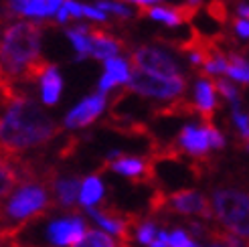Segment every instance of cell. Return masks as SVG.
Returning a JSON list of instances; mask_svg holds the SVG:
<instances>
[{
	"label": "cell",
	"mask_w": 249,
	"mask_h": 247,
	"mask_svg": "<svg viewBox=\"0 0 249 247\" xmlns=\"http://www.w3.org/2000/svg\"><path fill=\"white\" fill-rule=\"evenodd\" d=\"M128 89L148 97H160V100H172L178 97L186 89L184 77H156L150 73H144L140 69L130 71Z\"/></svg>",
	"instance_id": "277c9868"
},
{
	"label": "cell",
	"mask_w": 249,
	"mask_h": 247,
	"mask_svg": "<svg viewBox=\"0 0 249 247\" xmlns=\"http://www.w3.org/2000/svg\"><path fill=\"white\" fill-rule=\"evenodd\" d=\"M227 69H225V73L231 77V79H235V81H239V83H247L249 81V67H247V61L241 57V55H237V53H229L227 57Z\"/></svg>",
	"instance_id": "ac0fdd59"
},
{
	"label": "cell",
	"mask_w": 249,
	"mask_h": 247,
	"mask_svg": "<svg viewBox=\"0 0 249 247\" xmlns=\"http://www.w3.org/2000/svg\"><path fill=\"white\" fill-rule=\"evenodd\" d=\"M233 120L237 124V130H239V138L243 140V146H247V138H249V128H247V116L241 114L239 104H233Z\"/></svg>",
	"instance_id": "4316f807"
},
{
	"label": "cell",
	"mask_w": 249,
	"mask_h": 247,
	"mask_svg": "<svg viewBox=\"0 0 249 247\" xmlns=\"http://www.w3.org/2000/svg\"><path fill=\"white\" fill-rule=\"evenodd\" d=\"M55 15H57V20H59V22H67V18H69V12H67L65 6H61V8L55 12Z\"/></svg>",
	"instance_id": "4dcf8cb0"
},
{
	"label": "cell",
	"mask_w": 249,
	"mask_h": 247,
	"mask_svg": "<svg viewBox=\"0 0 249 247\" xmlns=\"http://www.w3.org/2000/svg\"><path fill=\"white\" fill-rule=\"evenodd\" d=\"M18 182L20 180H18V175H17L15 166H12V162L6 158H0V199L8 196L17 189Z\"/></svg>",
	"instance_id": "e0dca14e"
},
{
	"label": "cell",
	"mask_w": 249,
	"mask_h": 247,
	"mask_svg": "<svg viewBox=\"0 0 249 247\" xmlns=\"http://www.w3.org/2000/svg\"><path fill=\"white\" fill-rule=\"evenodd\" d=\"M211 209H213V219L219 221L223 229L235 233V235L241 239H247V235H249L247 193L237 191V189H215Z\"/></svg>",
	"instance_id": "3957f363"
},
{
	"label": "cell",
	"mask_w": 249,
	"mask_h": 247,
	"mask_svg": "<svg viewBox=\"0 0 249 247\" xmlns=\"http://www.w3.org/2000/svg\"><path fill=\"white\" fill-rule=\"evenodd\" d=\"M162 213H177V215H191V217H203L207 221L213 219V209L211 201L205 194L193 189H182L177 193L164 194ZM160 213V215H162Z\"/></svg>",
	"instance_id": "8992f818"
},
{
	"label": "cell",
	"mask_w": 249,
	"mask_h": 247,
	"mask_svg": "<svg viewBox=\"0 0 249 247\" xmlns=\"http://www.w3.org/2000/svg\"><path fill=\"white\" fill-rule=\"evenodd\" d=\"M186 4H189V6H198V4H201V0H186Z\"/></svg>",
	"instance_id": "e575fe53"
},
{
	"label": "cell",
	"mask_w": 249,
	"mask_h": 247,
	"mask_svg": "<svg viewBox=\"0 0 249 247\" xmlns=\"http://www.w3.org/2000/svg\"><path fill=\"white\" fill-rule=\"evenodd\" d=\"M81 8V17H89L93 20H99V22H104L107 17H106V12H102L99 8H93V6H85V4H79Z\"/></svg>",
	"instance_id": "f1b7e54d"
},
{
	"label": "cell",
	"mask_w": 249,
	"mask_h": 247,
	"mask_svg": "<svg viewBox=\"0 0 249 247\" xmlns=\"http://www.w3.org/2000/svg\"><path fill=\"white\" fill-rule=\"evenodd\" d=\"M106 93H93L89 97H85L83 102H79L71 112L65 116V128H83L89 126L91 122H95L99 118V114L106 109Z\"/></svg>",
	"instance_id": "9c48e42d"
},
{
	"label": "cell",
	"mask_w": 249,
	"mask_h": 247,
	"mask_svg": "<svg viewBox=\"0 0 249 247\" xmlns=\"http://www.w3.org/2000/svg\"><path fill=\"white\" fill-rule=\"evenodd\" d=\"M213 85H215V91H219L223 97H227L231 104H239V93L227 79H217L213 81Z\"/></svg>",
	"instance_id": "484cf974"
},
{
	"label": "cell",
	"mask_w": 249,
	"mask_h": 247,
	"mask_svg": "<svg viewBox=\"0 0 249 247\" xmlns=\"http://www.w3.org/2000/svg\"><path fill=\"white\" fill-rule=\"evenodd\" d=\"M10 247H24V245H18V243H12Z\"/></svg>",
	"instance_id": "8d00e7d4"
},
{
	"label": "cell",
	"mask_w": 249,
	"mask_h": 247,
	"mask_svg": "<svg viewBox=\"0 0 249 247\" xmlns=\"http://www.w3.org/2000/svg\"><path fill=\"white\" fill-rule=\"evenodd\" d=\"M205 130H207V138H209V146H213L217 148V150H223L225 148V138H223V134L215 128V124L213 122H201Z\"/></svg>",
	"instance_id": "d4e9b609"
},
{
	"label": "cell",
	"mask_w": 249,
	"mask_h": 247,
	"mask_svg": "<svg viewBox=\"0 0 249 247\" xmlns=\"http://www.w3.org/2000/svg\"><path fill=\"white\" fill-rule=\"evenodd\" d=\"M71 247H118V243L111 239L107 233L97 231V229H85L81 239L71 245Z\"/></svg>",
	"instance_id": "d6986e66"
},
{
	"label": "cell",
	"mask_w": 249,
	"mask_h": 247,
	"mask_svg": "<svg viewBox=\"0 0 249 247\" xmlns=\"http://www.w3.org/2000/svg\"><path fill=\"white\" fill-rule=\"evenodd\" d=\"M189 247H201V245H198V243H195V241H193V243H191Z\"/></svg>",
	"instance_id": "d590c367"
},
{
	"label": "cell",
	"mask_w": 249,
	"mask_h": 247,
	"mask_svg": "<svg viewBox=\"0 0 249 247\" xmlns=\"http://www.w3.org/2000/svg\"><path fill=\"white\" fill-rule=\"evenodd\" d=\"M172 146L178 154H191L195 158H205L211 148L203 124L201 126H184Z\"/></svg>",
	"instance_id": "30bf717a"
},
{
	"label": "cell",
	"mask_w": 249,
	"mask_h": 247,
	"mask_svg": "<svg viewBox=\"0 0 249 247\" xmlns=\"http://www.w3.org/2000/svg\"><path fill=\"white\" fill-rule=\"evenodd\" d=\"M79 187H81V180L77 176L55 178V182H53L55 205L63 207V209H75V205L79 203Z\"/></svg>",
	"instance_id": "4fadbf2b"
},
{
	"label": "cell",
	"mask_w": 249,
	"mask_h": 247,
	"mask_svg": "<svg viewBox=\"0 0 249 247\" xmlns=\"http://www.w3.org/2000/svg\"><path fill=\"white\" fill-rule=\"evenodd\" d=\"M87 35H89V43H91V53L89 57L93 59H109V57H116L118 51L122 49V43L118 39H114L111 35L104 33V31H93L89 29L87 31Z\"/></svg>",
	"instance_id": "5bb4252c"
},
{
	"label": "cell",
	"mask_w": 249,
	"mask_h": 247,
	"mask_svg": "<svg viewBox=\"0 0 249 247\" xmlns=\"http://www.w3.org/2000/svg\"><path fill=\"white\" fill-rule=\"evenodd\" d=\"M39 81H41L43 104L55 106L59 102V97H61V89H63V79H61V73L57 71V67L55 65H49Z\"/></svg>",
	"instance_id": "9a60e30c"
},
{
	"label": "cell",
	"mask_w": 249,
	"mask_h": 247,
	"mask_svg": "<svg viewBox=\"0 0 249 247\" xmlns=\"http://www.w3.org/2000/svg\"><path fill=\"white\" fill-rule=\"evenodd\" d=\"M136 69L156 77H182V67L168 51L158 47H140L132 53Z\"/></svg>",
	"instance_id": "5b68a950"
},
{
	"label": "cell",
	"mask_w": 249,
	"mask_h": 247,
	"mask_svg": "<svg viewBox=\"0 0 249 247\" xmlns=\"http://www.w3.org/2000/svg\"><path fill=\"white\" fill-rule=\"evenodd\" d=\"M87 225L79 215H71V217H63V219H55L49 223V239L57 247H71L75 245L81 235L85 233Z\"/></svg>",
	"instance_id": "ba28073f"
},
{
	"label": "cell",
	"mask_w": 249,
	"mask_h": 247,
	"mask_svg": "<svg viewBox=\"0 0 249 247\" xmlns=\"http://www.w3.org/2000/svg\"><path fill=\"white\" fill-rule=\"evenodd\" d=\"M217 107L215 85L209 79H198L195 85V109L201 114V122H213V114Z\"/></svg>",
	"instance_id": "7c38bea8"
},
{
	"label": "cell",
	"mask_w": 249,
	"mask_h": 247,
	"mask_svg": "<svg viewBox=\"0 0 249 247\" xmlns=\"http://www.w3.org/2000/svg\"><path fill=\"white\" fill-rule=\"evenodd\" d=\"M104 199V184L99 180L97 175H91L81 180L79 187V203L85 207H93L97 203H102Z\"/></svg>",
	"instance_id": "2e32d148"
},
{
	"label": "cell",
	"mask_w": 249,
	"mask_h": 247,
	"mask_svg": "<svg viewBox=\"0 0 249 247\" xmlns=\"http://www.w3.org/2000/svg\"><path fill=\"white\" fill-rule=\"evenodd\" d=\"M63 6V0H10V10L17 15L45 18Z\"/></svg>",
	"instance_id": "8fae6325"
},
{
	"label": "cell",
	"mask_w": 249,
	"mask_h": 247,
	"mask_svg": "<svg viewBox=\"0 0 249 247\" xmlns=\"http://www.w3.org/2000/svg\"><path fill=\"white\" fill-rule=\"evenodd\" d=\"M156 233H158V227H156L154 221H144V223H140L138 227H136L134 235H136V239H138L140 243L150 245L156 239Z\"/></svg>",
	"instance_id": "603a6c76"
},
{
	"label": "cell",
	"mask_w": 249,
	"mask_h": 247,
	"mask_svg": "<svg viewBox=\"0 0 249 247\" xmlns=\"http://www.w3.org/2000/svg\"><path fill=\"white\" fill-rule=\"evenodd\" d=\"M106 73L114 77L118 81V85L128 83L130 65H128V61L122 57H109V59H106Z\"/></svg>",
	"instance_id": "7402d4cb"
},
{
	"label": "cell",
	"mask_w": 249,
	"mask_h": 247,
	"mask_svg": "<svg viewBox=\"0 0 249 247\" xmlns=\"http://www.w3.org/2000/svg\"><path fill=\"white\" fill-rule=\"evenodd\" d=\"M144 15H148L154 20H160L168 24V27H178L182 24V17H180V10L178 8H164V6H152V8H146Z\"/></svg>",
	"instance_id": "44dd1931"
},
{
	"label": "cell",
	"mask_w": 249,
	"mask_h": 247,
	"mask_svg": "<svg viewBox=\"0 0 249 247\" xmlns=\"http://www.w3.org/2000/svg\"><path fill=\"white\" fill-rule=\"evenodd\" d=\"M215 247H221V245H215Z\"/></svg>",
	"instance_id": "74e56055"
},
{
	"label": "cell",
	"mask_w": 249,
	"mask_h": 247,
	"mask_svg": "<svg viewBox=\"0 0 249 247\" xmlns=\"http://www.w3.org/2000/svg\"><path fill=\"white\" fill-rule=\"evenodd\" d=\"M97 8L102 10V12H114V15L124 17V18H130V17L134 15V10H132V8L124 6V4H120V2H109V0H99Z\"/></svg>",
	"instance_id": "cb8c5ba5"
},
{
	"label": "cell",
	"mask_w": 249,
	"mask_h": 247,
	"mask_svg": "<svg viewBox=\"0 0 249 247\" xmlns=\"http://www.w3.org/2000/svg\"><path fill=\"white\" fill-rule=\"evenodd\" d=\"M130 2H136V4H140V6H148V4H152V2H158V0H130Z\"/></svg>",
	"instance_id": "836d02e7"
},
{
	"label": "cell",
	"mask_w": 249,
	"mask_h": 247,
	"mask_svg": "<svg viewBox=\"0 0 249 247\" xmlns=\"http://www.w3.org/2000/svg\"><path fill=\"white\" fill-rule=\"evenodd\" d=\"M106 168H111L118 175L128 176L136 184H150L156 180L154 160L146 156H128L124 152H111L106 160Z\"/></svg>",
	"instance_id": "52a82bcc"
},
{
	"label": "cell",
	"mask_w": 249,
	"mask_h": 247,
	"mask_svg": "<svg viewBox=\"0 0 249 247\" xmlns=\"http://www.w3.org/2000/svg\"><path fill=\"white\" fill-rule=\"evenodd\" d=\"M87 31H89V27H75V29L67 31L69 41L73 43V47H75V51H77V59H85L91 53V43H89Z\"/></svg>",
	"instance_id": "ffe728a7"
},
{
	"label": "cell",
	"mask_w": 249,
	"mask_h": 247,
	"mask_svg": "<svg viewBox=\"0 0 249 247\" xmlns=\"http://www.w3.org/2000/svg\"><path fill=\"white\" fill-rule=\"evenodd\" d=\"M166 243H168V247H189L193 243V239L184 229H174L172 233H168Z\"/></svg>",
	"instance_id": "83f0119b"
},
{
	"label": "cell",
	"mask_w": 249,
	"mask_h": 247,
	"mask_svg": "<svg viewBox=\"0 0 249 247\" xmlns=\"http://www.w3.org/2000/svg\"><path fill=\"white\" fill-rule=\"evenodd\" d=\"M148 247H168V243H166L164 239H158V237H156V239H154L150 245H148Z\"/></svg>",
	"instance_id": "d6a6232c"
},
{
	"label": "cell",
	"mask_w": 249,
	"mask_h": 247,
	"mask_svg": "<svg viewBox=\"0 0 249 247\" xmlns=\"http://www.w3.org/2000/svg\"><path fill=\"white\" fill-rule=\"evenodd\" d=\"M43 27L39 22H17L2 33L0 39V69L12 79L20 81L31 63L41 57Z\"/></svg>",
	"instance_id": "7a4b0ae2"
},
{
	"label": "cell",
	"mask_w": 249,
	"mask_h": 247,
	"mask_svg": "<svg viewBox=\"0 0 249 247\" xmlns=\"http://www.w3.org/2000/svg\"><path fill=\"white\" fill-rule=\"evenodd\" d=\"M235 31H237V35L241 36V39H247V36H249V22H247V18H239L237 22H235Z\"/></svg>",
	"instance_id": "f546056e"
},
{
	"label": "cell",
	"mask_w": 249,
	"mask_h": 247,
	"mask_svg": "<svg viewBox=\"0 0 249 247\" xmlns=\"http://www.w3.org/2000/svg\"><path fill=\"white\" fill-rule=\"evenodd\" d=\"M237 12H239V18H247L249 15V8H247V4H239V8H237Z\"/></svg>",
	"instance_id": "1f68e13d"
},
{
	"label": "cell",
	"mask_w": 249,
	"mask_h": 247,
	"mask_svg": "<svg viewBox=\"0 0 249 247\" xmlns=\"http://www.w3.org/2000/svg\"><path fill=\"white\" fill-rule=\"evenodd\" d=\"M0 104L4 106L0 116V158H20L27 150L49 144L61 132L53 118L18 89L0 91Z\"/></svg>",
	"instance_id": "6da1fadb"
}]
</instances>
